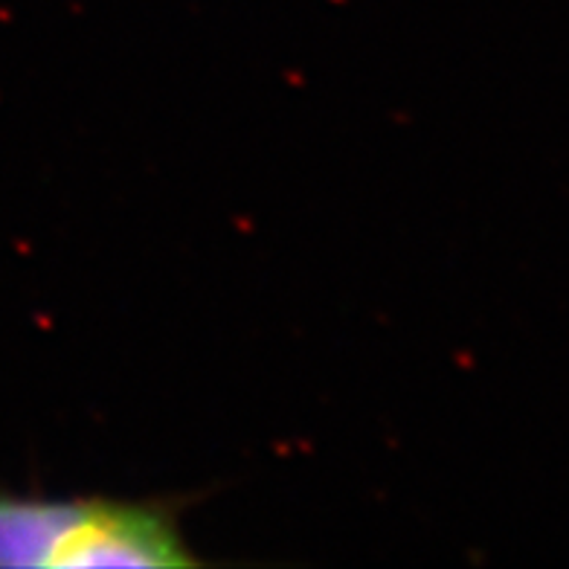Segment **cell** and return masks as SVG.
<instances>
[{
  "mask_svg": "<svg viewBox=\"0 0 569 569\" xmlns=\"http://www.w3.org/2000/svg\"><path fill=\"white\" fill-rule=\"evenodd\" d=\"M172 511L154 502L0 497V567H196Z\"/></svg>",
  "mask_w": 569,
  "mask_h": 569,
  "instance_id": "cell-1",
  "label": "cell"
}]
</instances>
